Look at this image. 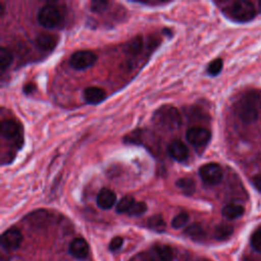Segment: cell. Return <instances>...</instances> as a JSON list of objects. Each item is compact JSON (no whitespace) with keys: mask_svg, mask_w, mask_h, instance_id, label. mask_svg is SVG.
<instances>
[{"mask_svg":"<svg viewBox=\"0 0 261 261\" xmlns=\"http://www.w3.org/2000/svg\"><path fill=\"white\" fill-rule=\"evenodd\" d=\"M236 113L245 123H252L261 118V91L246 93L236 104Z\"/></svg>","mask_w":261,"mask_h":261,"instance_id":"obj_1","label":"cell"},{"mask_svg":"<svg viewBox=\"0 0 261 261\" xmlns=\"http://www.w3.org/2000/svg\"><path fill=\"white\" fill-rule=\"evenodd\" d=\"M154 124L163 132H174L181 123L178 110L172 105H162L153 114Z\"/></svg>","mask_w":261,"mask_h":261,"instance_id":"obj_2","label":"cell"},{"mask_svg":"<svg viewBox=\"0 0 261 261\" xmlns=\"http://www.w3.org/2000/svg\"><path fill=\"white\" fill-rule=\"evenodd\" d=\"M222 12L226 17L236 22H247L252 20L256 15L254 5L249 1H234L223 7Z\"/></svg>","mask_w":261,"mask_h":261,"instance_id":"obj_3","label":"cell"},{"mask_svg":"<svg viewBox=\"0 0 261 261\" xmlns=\"http://www.w3.org/2000/svg\"><path fill=\"white\" fill-rule=\"evenodd\" d=\"M38 22L46 29H54L61 24L63 14L61 9L55 4H46L42 6L37 14Z\"/></svg>","mask_w":261,"mask_h":261,"instance_id":"obj_4","label":"cell"},{"mask_svg":"<svg viewBox=\"0 0 261 261\" xmlns=\"http://www.w3.org/2000/svg\"><path fill=\"white\" fill-rule=\"evenodd\" d=\"M199 175L204 184L208 186H215L222 180L223 169L219 164L210 162L200 167Z\"/></svg>","mask_w":261,"mask_h":261,"instance_id":"obj_5","label":"cell"},{"mask_svg":"<svg viewBox=\"0 0 261 261\" xmlns=\"http://www.w3.org/2000/svg\"><path fill=\"white\" fill-rule=\"evenodd\" d=\"M97 61V55L90 50H79L71 54L69 65L76 70H85L94 65Z\"/></svg>","mask_w":261,"mask_h":261,"instance_id":"obj_6","label":"cell"},{"mask_svg":"<svg viewBox=\"0 0 261 261\" xmlns=\"http://www.w3.org/2000/svg\"><path fill=\"white\" fill-rule=\"evenodd\" d=\"M186 139L192 146L196 148H203L209 143L211 139V133L209 129L203 126L196 125L190 127L187 130Z\"/></svg>","mask_w":261,"mask_h":261,"instance_id":"obj_7","label":"cell"},{"mask_svg":"<svg viewBox=\"0 0 261 261\" xmlns=\"http://www.w3.org/2000/svg\"><path fill=\"white\" fill-rule=\"evenodd\" d=\"M22 241V234L16 227H11L5 230L1 236V246L6 251L17 249Z\"/></svg>","mask_w":261,"mask_h":261,"instance_id":"obj_8","label":"cell"},{"mask_svg":"<svg viewBox=\"0 0 261 261\" xmlns=\"http://www.w3.org/2000/svg\"><path fill=\"white\" fill-rule=\"evenodd\" d=\"M167 151L169 156L177 162L186 161L189 157V150L187 145L180 140H173L168 144Z\"/></svg>","mask_w":261,"mask_h":261,"instance_id":"obj_9","label":"cell"},{"mask_svg":"<svg viewBox=\"0 0 261 261\" xmlns=\"http://www.w3.org/2000/svg\"><path fill=\"white\" fill-rule=\"evenodd\" d=\"M97 205L104 210L110 209L116 203V195L113 191L108 188H103L99 191L97 195Z\"/></svg>","mask_w":261,"mask_h":261,"instance_id":"obj_10","label":"cell"},{"mask_svg":"<svg viewBox=\"0 0 261 261\" xmlns=\"http://www.w3.org/2000/svg\"><path fill=\"white\" fill-rule=\"evenodd\" d=\"M83 97L87 103L95 105L102 102L106 98V93L102 88L91 86V87H87L84 90Z\"/></svg>","mask_w":261,"mask_h":261,"instance_id":"obj_11","label":"cell"},{"mask_svg":"<svg viewBox=\"0 0 261 261\" xmlns=\"http://www.w3.org/2000/svg\"><path fill=\"white\" fill-rule=\"evenodd\" d=\"M1 136L6 140H13L19 136L20 127L18 123L12 119H5L1 122Z\"/></svg>","mask_w":261,"mask_h":261,"instance_id":"obj_12","label":"cell"},{"mask_svg":"<svg viewBox=\"0 0 261 261\" xmlns=\"http://www.w3.org/2000/svg\"><path fill=\"white\" fill-rule=\"evenodd\" d=\"M69 252L75 258H79V259L86 258L89 254V245L84 239L76 238L70 243Z\"/></svg>","mask_w":261,"mask_h":261,"instance_id":"obj_13","label":"cell"},{"mask_svg":"<svg viewBox=\"0 0 261 261\" xmlns=\"http://www.w3.org/2000/svg\"><path fill=\"white\" fill-rule=\"evenodd\" d=\"M57 43V39L55 36L50 34H40L37 36L35 40L36 46L41 50L45 52L51 51Z\"/></svg>","mask_w":261,"mask_h":261,"instance_id":"obj_14","label":"cell"},{"mask_svg":"<svg viewBox=\"0 0 261 261\" xmlns=\"http://www.w3.org/2000/svg\"><path fill=\"white\" fill-rule=\"evenodd\" d=\"M153 252L155 254L154 256L159 261H171L174 257L173 249L168 245H163V244L156 245L153 248Z\"/></svg>","mask_w":261,"mask_h":261,"instance_id":"obj_15","label":"cell"},{"mask_svg":"<svg viewBox=\"0 0 261 261\" xmlns=\"http://www.w3.org/2000/svg\"><path fill=\"white\" fill-rule=\"evenodd\" d=\"M244 207L242 205L239 204H227L225 205L222 210L221 213L222 215L227 218V219H236L241 217L244 214Z\"/></svg>","mask_w":261,"mask_h":261,"instance_id":"obj_16","label":"cell"},{"mask_svg":"<svg viewBox=\"0 0 261 261\" xmlns=\"http://www.w3.org/2000/svg\"><path fill=\"white\" fill-rule=\"evenodd\" d=\"M148 227L151 230H154L156 232H163L166 229V223L165 220L163 219V217L161 215H153L148 219V223H147Z\"/></svg>","mask_w":261,"mask_h":261,"instance_id":"obj_17","label":"cell"},{"mask_svg":"<svg viewBox=\"0 0 261 261\" xmlns=\"http://www.w3.org/2000/svg\"><path fill=\"white\" fill-rule=\"evenodd\" d=\"M233 232V227L227 223H221L214 229V238L218 241H223L229 238Z\"/></svg>","mask_w":261,"mask_h":261,"instance_id":"obj_18","label":"cell"},{"mask_svg":"<svg viewBox=\"0 0 261 261\" xmlns=\"http://www.w3.org/2000/svg\"><path fill=\"white\" fill-rule=\"evenodd\" d=\"M135 202H136V200L134 199V197H132V196H124L116 204L115 211L117 213H126L127 214V212L130 210V208L133 207Z\"/></svg>","mask_w":261,"mask_h":261,"instance_id":"obj_19","label":"cell"},{"mask_svg":"<svg viewBox=\"0 0 261 261\" xmlns=\"http://www.w3.org/2000/svg\"><path fill=\"white\" fill-rule=\"evenodd\" d=\"M175 185L179 190H181L187 195H191L195 192V184L191 178H188V177L178 178Z\"/></svg>","mask_w":261,"mask_h":261,"instance_id":"obj_20","label":"cell"},{"mask_svg":"<svg viewBox=\"0 0 261 261\" xmlns=\"http://www.w3.org/2000/svg\"><path fill=\"white\" fill-rule=\"evenodd\" d=\"M12 59H13V57H12L11 52L8 49H6L5 47H1L0 48V70L2 72L10 66Z\"/></svg>","mask_w":261,"mask_h":261,"instance_id":"obj_21","label":"cell"},{"mask_svg":"<svg viewBox=\"0 0 261 261\" xmlns=\"http://www.w3.org/2000/svg\"><path fill=\"white\" fill-rule=\"evenodd\" d=\"M185 232H186V234H188L189 237H191L194 240H201L205 236L204 229L199 223H193V224L189 225L186 228Z\"/></svg>","mask_w":261,"mask_h":261,"instance_id":"obj_22","label":"cell"},{"mask_svg":"<svg viewBox=\"0 0 261 261\" xmlns=\"http://www.w3.org/2000/svg\"><path fill=\"white\" fill-rule=\"evenodd\" d=\"M143 48V39L141 36H137L132 39L125 46V51L129 54H138Z\"/></svg>","mask_w":261,"mask_h":261,"instance_id":"obj_23","label":"cell"},{"mask_svg":"<svg viewBox=\"0 0 261 261\" xmlns=\"http://www.w3.org/2000/svg\"><path fill=\"white\" fill-rule=\"evenodd\" d=\"M189 221V214L187 212H180L173 217L171 221V226L173 228H180L187 224Z\"/></svg>","mask_w":261,"mask_h":261,"instance_id":"obj_24","label":"cell"},{"mask_svg":"<svg viewBox=\"0 0 261 261\" xmlns=\"http://www.w3.org/2000/svg\"><path fill=\"white\" fill-rule=\"evenodd\" d=\"M222 65H223L222 59L221 58H216V59H214L213 61H211L209 63L208 67H207V72L210 75H217L221 71Z\"/></svg>","mask_w":261,"mask_h":261,"instance_id":"obj_25","label":"cell"},{"mask_svg":"<svg viewBox=\"0 0 261 261\" xmlns=\"http://www.w3.org/2000/svg\"><path fill=\"white\" fill-rule=\"evenodd\" d=\"M147 210V205L145 202H135V204L133 205V207L130 208V210L127 212L128 215L130 216H140L142 214H144Z\"/></svg>","mask_w":261,"mask_h":261,"instance_id":"obj_26","label":"cell"},{"mask_svg":"<svg viewBox=\"0 0 261 261\" xmlns=\"http://www.w3.org/2000/svg\"><path fill=\"white\" fill-rule=\"evenodd\" d=\"M251 245L257 252H261V228L255 230L251 236Z\"/></svg>","mask_w":261,"mask_h":261,"instance_id":"obj_27","label":"cell"},{"mask_svg":"<svg viewBox=\"0 0 261 261\" xmlns=\"http://www.w3.org/2000/svg\"><path fill=\"white\" fill-rule=\"evenodd\" d=\"M123 244V239L121 237H114L109 243V250L116 251L118 250Z\"/></svg>","mask_w":261,"mask_h":261,"instance_id":"obj_28","label":"cell"},{"mask_svg":"<svg viewBox=\"0 0 261 261\" xmlns=\"http://www.w3.org/2000/svg\"><path fill=\"white\" fill-rule=\"evenodd\" d=\"M107 5H108V2H105V1H93L91 3V9L93 11L100 12V11L105 10Z\"/></svg>","mask_w":261,"mask_h":261,"instance_id":"obj_29","label":"cell"},{"mask_svg":"<svg viewBox=\"0 0 261 261\" xmlns=\"http://www.w3.org/2000/svg\"><path fill=\"white\" fill-rule=\"evenodd\" d=\"M135 261H156V259H155V256H153V255L143 253V254L136 256Z\"/></svg>","mask_w":261,"mask_h":261,"instance_id":"obj_30","label":"cell"},{"mask_svg":"<svg viewBox=\"0 0 261 261\" xmlns=\"http://www.w3.org/2000/svg\"><path fill=\"white\" fill-rule=\"evenodd\" d=\"M252 184H253V186H254L259 192H261V174H257V175L253 176V178H252Z\"/></svg>","mask_w":261,"mask_h":261,"instance_id":"obj_31","label":"cell"},{"mask_svg":"<svg viewBox=\"0 0 261 261\" xmlns=\"http://www.w3.org/2000/svg\"><path fill=\"white\" fill-rule=\"evenodd\" d=\"M35 88V86L33 85V84H27L24 87H23V92L25 93V94H29V93H31V92H33L34 89Z\"/></svg>","mask_w":261,"mask_h":261,"instance_id":"obj_32","label":"cell"},{"mask_svg":"<svg viewBox=\"0 0 261 261\" xmlns=\"http://www.w3.org/2000/svg\"><path fill=\"white\" fill-rule=\"evenodd\" d=\"M259 5H260V8H261V1H259Z\"/></svg>","mask_w":261,"mask_h":261,"instance_id":"obj_33","label":"cell"}]
</instances>
